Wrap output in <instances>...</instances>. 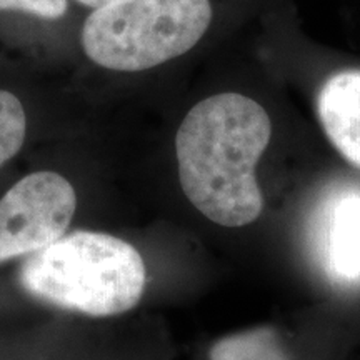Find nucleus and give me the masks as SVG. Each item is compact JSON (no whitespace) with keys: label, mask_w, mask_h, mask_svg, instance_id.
Listing matches in <instances>:
<instances>
[{"label":"nucleus","mask_w":360,"mask_h":360,"mask_svg":"<svg viewBox=\"0 0 360 360\" xmlns=\"http://www.w3.org/2000/svg\"><path fill=\"white\" fill-rule=\"evenodd\" d=\"M274 120L255 96L224 89L188 107L174 137L179 182L188 202L222 227L260 217L255 169L270 146Z\"/></svg>","instance_id":"obj_1"},{"label":"nucleus","mask_w":360,"mask_h":360,"mask_svg":"<svg viewBox=\"0 0 360 360\" xmlns=\"http://www.w3.org/2000/svg\"><path fill=\"white\" fill-rule=\"evenodd\" d=\"M232 30L227 0H119L84 13L75 52L96 69L137 75L177 64Z\"/></svg>","instance_id":"obj_2"},{"label":"nucleus","mask_w":360,"mask_h":360,"mask_svg":"<svg viewBox=\"0 0 360 360\" xmlns=\"http://www.w3.org/2000/svg\"><path fill=\"white\" fill-rule=\"evenodd\" d=\"M146 281V264L132 244L89 231L64 233L27 255L19 272L29 295L90 317H112L134 309Z\"/></svg>","instance_id":"obj_3"},{"label":"nucleus","mask_w":360,"mask_h":360,"mask_svg":"<svg viewBox=\"0 0 360 360\" xmlns=\"http://www.w3.org/2000/svg\"><path fill=\"white\" fill-rule=\"evenodd\" d=\"M75 209L74 187L60 174L42 170L22 177L0 200V264L64 236Z\"/></svg>","instance_id":"obj_4"},{"label":"nucleus","mask_w":360,"mask_h":360,"mask_svg":"<svg viewBox=\"0 0 360 360\" xmlns=\"http://www.w3.org/2000/svg\"><path fill=\"white\" fill-rule=\"evenodd\" d=\"M315 262L334 285H360V187H335L326 193L310 224Z\"/></svg>","instance_id":"obj_5"},{"label":"nucleus","mask_w":360,"mask_h":360,"mask_svg":"<svg viewBox=\"0 0 360 360\" xmlns=\"http://www.w3.org/2000/svg\"><path fill=\"white\" fill-rule=\"evenodd\" d=\"M314 89L322 132L349 164L360 170V62L332 56Z\"/></svg>","instance_id":"obj_6"},{"label":"nucleus","mask_w":360,"mask_h":360,"mask_svg":"<svg viewBox=\"0 0 360 360\" xmlns=\"http://www.w3.org/2000/svg\"><path fill=\"white\" fill-rule=\"evenodd\" d=\"M84 13L74 0H0V42L75 51Z\"/></svg>","instance_id":"obj_7"},{"label":"nucleus","mask_w":360,"mask_h":360,"mask_svg":"<svg viewBox=\"0 0 360 360\" xmlns=\"http://www.w3.org/2000/svg\"><path fill=\"white\" fill-rule=\"evenodd\" d=\"M210 360H290L272 327H255L222 337L210 347Z\"/></svg>","instance_id":"obj_8"},{"label":"nucleus","mask_w":360,"mask_h":360,"mask_svg":"<svg viewBox=\"0 0 360 360\" xmlns=\"http://www.w3.org/2000/svg\"><path fill=\"white\" fill-rule=\"evenodd\" d=\"M29 110L19 94L0 87V167L13 159L27 141Z\"/></svg>","instance_id":"obj_9"},{"label":"nucleus","mask_w":360,"mask_h":360,"mask_svg":"<svg viewBox=\"0 0 360 360\" xmlns=\"http://www.w3.org/2000/svg\"><path fill=\"white\" fill-rule=\"evenodd\" d=\"M74 2L77 4L84 12H90V11H96V8L110 6V4L119 2V0H74Z\"/></svg>","instance_id":"obj_10"}]
</instances>
